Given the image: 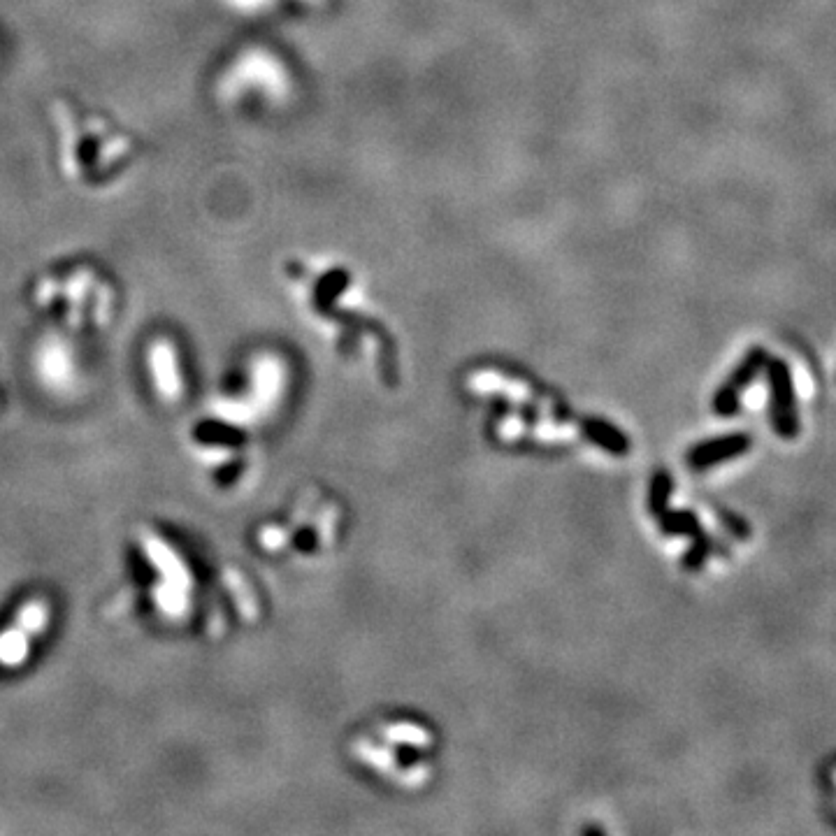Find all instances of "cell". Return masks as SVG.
<instances>
[{"label": "cell", "mask_w": 836, "mask_h": 836, "mask_svg": "<svg viewBox=\"0 0 836 836\" xmlns=\"http://www.w3.org/2000/svg\"><path fill=\"white\" fill-rule=\"evenodd\" d=\"M52 611L45 600H28L14 616V621L0 630V667H21L31 655L35 639L45 634Z\"/></svg>", "instance_id": "6da1fadb"}, {"label": "cell", "mask_w": 836, "mask_h": 836, "mask_svg": "<svg viewBox=\"0 0 836 836\" xmlns=\"http://www.w3.org/2000/svg\"><path fill=\"white\" fill-rule=\"evenodd\" d=\"M769 418L771 428L781 439H795L799 435L795 384L788 363L771 360L769 363Z\"/></svg>", "instance_id": "7a4b0ae2"}, {"label": "cell", "mask_w": 836, "mask_h": 836, "mask_svg": "<svg viewBox=\"0 0 836 836\" xmlns=\"http://www.w3.org/2000/svg\"><path fill=\"white\" fill-rule=\"evenodd\" d=\"M75 353L70 344L59 335H49L35 351V374L49 388L70 386L75 379Z\"/></svg>", "instance_id": "3957f363"}, {"label": "cell", "mask_w": 836, "mask_h": 836, "mask_svg": "<svg viewBox=\"0 0 836 836\" xmlns=\"http://www.w3.org/2000/svg\"><path fill=\"white\" fill-rule=\"evenodd\" d=\"M147 363L158 398L163 402H175L182 395V374H179L175 344L170 340H156L147 349Z\"/></svg>", "instance_id": "277c9868"}, {"label": "cell", "mask_w": 836, "mask_h": 836, "mask_svg": "<svg viewBox=\"0 0 836 836\" xmlns=\"http://www.w3.org/2000/svg\"><path fill=\"white\" fill-rule=\"evenodd\" d=\"M751 444H753L751 435L734 432V435L716 437V439H711V442L695 446L688 458H690V463H693V467H697V470H704V467H713V465L723 463V460L744 456V453L751 451Z\"/></svg>", "instance_id": "5b68a950"}, {"label": "cell", "mask_w": 836, "mask_h": 836, "mask_svg": "<svg viewBox=\"0 0 836 836\" xmlns=\"http://www.w3.org/2000/svg\"><path fill=\"white\" fill-rule=\"evenodd\" d=\"M52 117L56 121V128H59V165L61 172L66 175L70 182L82 177V168H79V133L75 126V119H72V112L66 105L56 103L52 110Z\"/></svg>", "instance_id": "8992f818"}, {"label": "cell", "mask_w": 836, "mask_h": 836, "mask_svg": "<svg viewBox=\"0 0 836 836\" xmlns=\"http://www.w3.org/2000/svg\"><path fill=\"white\" fill-rule=\"evenodd\" d=\"M98 288V277L91 270H77L61 284V295L68 302V326L79 328L84 323L86 302Z\"/></svg>", "instance_id": "52a82bcc"}, {"label": "cell", "mask_w": 836, "mask_h": 836, "mask_svg": "<svg viewBox=\"0 0 836 836\" xmlns=\"http://www.w3.org/2000/svg\"><path fill=\"white\" fill-rule=\"evenodd\" d=\"M765 363H767V351H762V349L751 351L744 363H741L737 370H734L732 379L727 381L725 386H730L732 391H737V393H744V388L753 384V379L758 377V372L762 370V365H765Z\"/></svg>", "instance_id": "ba28073f"}, {"label": "cell", "mask_w": 836, "mask_h": 836, "mask_svg": "<svg viewBox=\"0 0 836 836\" xmlns=\"http://www.w3.org/2000/svg\"><path fill=\"white\" fill-rule=\"evenodd\" d=\"M667 532H674V535H697L699 532V523H697V516L695 514H688V511H676V514H669L665 521Z\"/></svg>", "instance_id": "9c48e42d"}, {"label": "cell", "mask_w": 836, "mask_h": 836, "mask_svg": "<svg viewBox=\"0 0 836 836\" xmlns=\"http://www.w3.org/2000/svg\"><path fill=\"white\" fill-rule=\"evenodd\" d=\"M128 151H131V142L124 135H117V138L107 140L103 147L98 151V165L100 168H105V165H110L114 161H119L121 156H126Z\"/></svg>", "instance_id": "30bf717a"}, {"label": "cell", "mask_w": 836, "mask_h": 836, "mask_svg": "<svg viewBox=\"0 0 836 836\" xmlns=\"http://www.w3.org/2000/svg\"><path fill=\"white\" fill-rule=\"evenodd\" d=\"M741 407V393L732 391L730 386H720V391L713 398V412L718 416H734Z\"/></svg>", "instance_id": "8fae6325"}, {"label": "cell", "mask_w": 836, "mask_h": 836, "mask_svg": "<svg viewBox=\"0 0 836 836\" xmlns=\"http://www.w3.org/2000/svg\"><path fill=\"white\" fill-rule=\"evenodd\" d=\"M59 293H61L59 281H56L54 277H45L38 286H35V302H38L40 307H47V305H52Z\"/></svg>", "instance_id": "7c38bea8"}, {"label": "cell", "mask_w": 836, "mask_h": 836, "mask_svg": "<svg viewBox=\"0 0 836 836\" xmlns=\"http://www.w3.org/2000/svg\"><path fill=\"white\" fill-rule=\"evenodd\" d=\"M709 546H711V542H709V537H702L699 535L697 539H695V544H693V549H690L688 553H686V567H699L702 565V562L706 560V556H709Z\"/></svg>", "instance_id": "4fadbf2b"}, {"label": "cell", "mask_w": 836, "mask_h": 836, "mask_svg": "<svg viewBox=\"0 0 836 836\" xmlns=\"http://www.w3.org/2000/svg\"><path fill=\"white\" fill-rule=\"evenodd\" d=\"M669 490H672V481H669V477H665V474H660L653 486V509H660L662 504H665Z\"/></svg>", "instance_id": "5bb4252c"}, {"label": "cell", "mask_w": 836, "mask_h": 836, "mask_svg": "<svg viewBox=\"0 0 836 836\" xmlns=\"http://www.w3.org/2000/svg\"><path fill=\"white\" fill-rule=\"evenodd\" d=\"M86 128H89V131H91L93 135H98V138H100V135H105V131H107V124H105L103 119H91L89 124H86Z\"/></svg>", "instance_id": "9a60e30c"}]
</instances>
